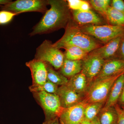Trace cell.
Returning a JSON list of instances; mask_svg holds the SVG:
<instances>
[{
	"label": "cell",
	"instance_id": "cell-1",
	"mask_svg": "<svg viewBox=\"0 0 124 124\" xmlns=\"http://www.w3.org/2000/svg\"><path fill=\"white\" fill-rule=\"evenodd\" d=\"M50 8L48 9L39 22L33 27L31 36L42 35L66 28L71 21L70 9L67 1L48 0Z\"/></svg>",
	"mask_w": 124,
	"mask_h": 124
},
{
	"label": "cell",
	"instance_id": "cell-2",
	"mask_svg": "<svg viewBox=\"0 0 124 124\" xmlns=\"http://www.w3.org/2000/svg\"><path fill=\"white\" fill-rule=\"evenodd\" d=\"M53 45L58 49L76 46L89 53L100 46L95 38L84 33L79 27L70 21L65 28L64 35Z\"/></svg>",
	"mask_w": 124,
	"mask_h": 124
},
{
	"label": "cell",
	"instance_id": "cell-3",
	"mask_svg": "<svg viewBox=\"0 0 124 124\" xmlns=\"http://www.w3.org/2000/svg\"><path fill=\"white\" fill-rule=\"evenodd\" d=\"M122 73L110 77L94 80L89 85L85 94L84 100L87 103H105L114 82Z\"/></svg>",
	"mask_w": 124,
	"mask_h": 124
},
{
	"label": "cell",
	"instance_id": "cell-4",
	"mask_svg": "<svg viewBox=\"0 0 124 124\" xmlns=\"http://www.w3.org/2000/svg\"><path fill=\"white\" fill-rule=\"evenodd\" d=\"M84 33L106 44L115 38L124 35V27L110 25L88 24L80 26Z\"/></svg>",
	"mask_w": 124,
	"mask_h": 124
},
{
	"label": "cell",
	"instance_id": "cell-5",
	"mask_svg": "<svg viewBox=\"0 0 124 124\" xmlns=\"http://www.w3.org/2000/svg\"><path fill=\"white\" fill-rule=\"evenodd\" d=\"M32 93L33 97L44 111L45 121L59 117L64 108L61 106L57 94L43 91Z\"/></svg>",
	"mask_w": 124,
	"mask_h": 124
},
{
	"label": "cell",
	"instance_id": "cell-6",
	"mask_svg": "<svg viewBox=\"0 0 124 124\" xmlns=\"http://www.w3.org/2000/svg\"><path fill=\"white\" fill-rule=\"evenodd\" d=\"M35 58L48 63L55 70H58L62 66L65 56L50 41L45 40L37 48Z\"/></svg>",
	"mask_w": 124,
	"mask_h": 124
},
{
	"label": "cell",
	"instance_id": "cell-7",
	"mask_svg": "<svg viewBox=\"0 0 124 124\" xmlns=\"http://www.w3.org/2000/svg\"><path fill=\"white\" fill-rule=\"evenodd\" d=\"M48 1L46 0H17L1 7L5 10L19 14L27 12H38L45 13L47 10Z\"/></svg>",
	"mask_w": 124,
	"mask_h": 124
},
{
	"label": "cell",
	"instance_id": "cell-8",
	"mask_svg": "<svg viewBox=\"0 0 124 124\" xmlns=\"http://www.w3.org/2000/svg\"><path fill=\"white\" fill-rule=\"evenodd\" d=\"M105 61L91 53L82 60L81 72L85 75L89 85L100 73Z\"/></svg>",
	"mask_w": 124,
	"mask_h": 124
},
{
	"label": "cell",
	"instance_id": "cell-9",
	"mask_svg": "<svg viewBox=\"0 0 124 124\" xmlns=\"http://www.w3.org/2000/svg\"><path fill=\"white\" fill-rule=\"evenodd\" d=\"M88 103L84 100L75 106L63 108L59 118L61 124H82L85 120L84 110Z\"/></svg>",
	"mask_w": 124,
	"mask_h": 124
},
{
	"label": "cell",
	"instance_id": "cell-10",
	"mask_svg": "<svg viewBox=\"0 0 124 124\" xmlns=\"http://www.w3.org/2000/svg\"><path fill=\"white\" fill-rule=\"evenodd\" d=\"M26 65L31 70L32 85H41L47 81L46 63L34 58L26 62Z\"/></svg>",
	"mask_w": 124,
	"mask_h": 124
},
{
	"label": "cell",
	"instance_id": "cell-11",
	"mask_svg": "<svg viewBox=\"0 0 124 124\" xmlns=\"http://www.w3.org/2000/svg\"><path fill=\"white\" fill-rule=\"evenodd\" d=\"M63 108L73 106L84 100V95L78 93L66 85L59 86L57 93Z\"/></svg>",
	"mask_w": 124,
	"mask_h": 124
},
{
	"label": "cell",
	"instance_id": "cell-12",
	"mask_svg": "<svg viewBox=\"0 0 124 124\" xmlns=\"http://www.w3.org/2000/svg\"><path fill=\"white\" fill-rule=\"evenodd\" d=\"M73 20L80 26L88 25H101V18L91 9L87 10H72Z\"/></svg>",
	"mask_w": 124,
	"mask_h": 124
},
{
	"label": "cell",
	"instance_id": "cell-13",
	"mask_svg": "<svg viewBox=\"0 0 124 124\" xmlns=\"http://www.w3.org/2000/svg\"><path fill=\"white\" fill-rule=\"evenodd\" d=\"M124 72V60L115 59L106 60L100 73L94 80L110 77Z\"/></svg>",
	"mask_w": 124,
	"mask_h": 124
},
{
	"label": "cell",
	"instance_id": "cell-14",
	"mask_svg": "<svg viewBox=\"0 0 124 124\" xmlns=\"http://www.w3.org/2000/svg\"><path fill=\"white\" fill-rule=\"evenodd\" d=\"M123 36L113 39L103 46H100L93 50L91 53L99 55L105 60H108L115 55L119 50Z\"/></svg>",
	"mask_w": 124,
	"mask_h": 124
},
{
	"label": "cell",
	"instance_id": "cell-15",
	"mask_svg": "<svg viewBox=\"0 0 124 124\" xmlns=\"http://www.w3.org/2000/svg\"><path fill=\"white\" fill-rule=\"evenodd\" d=\"M124 85V72L116 80L112 86L103 108L114 107L119 100Z\"/></svg>",
	"mask_w": 124,
	"mask_h": 124
},
{
	"label": "cell",
	"instance_id": "cell-16",
	"mask_svg": "<svg viewBox=\"0 0 124 124\" xmlns=\"http://www.w3.org/2000/svg\"><path fill=\"white\" fill-rule=\"evenodd\" d=\"M66 85L76 93L84 95L89 85L85 75L81 72L68 79Z\"/></svg>",
	"mask_w": 124,
	"mask_h": 124
},
{
	"label": "cell",
	"instance_id": "cell-17",
	"mask_svg": "<svg viewBox=\"0 0 124 124\" xmlns=\"http://www.w3.org/2000/svg\"><path fill=\"white\" fill-rule=\"evenodd\" d=\"M82 70V60H71L64 59L60 72L67 78H71L80 73Z\"/></svg>",
	"mask_w": 124,
	"mask_h": 124
},
{
	"label": "cell",
	"instance_id": "cell-18",
	"mask_svg": "<svg viewBox=\"0 0 124 124\" xmlns=\"http://www.w3.org/2000/svg\"><path fill=\"white\" fill-rule=\"evenodd\" d=\"M46 63L47 69V80L58 86L66 85L68 79L60 73L56 71L51 65Z\"/></svg>",
	"mask_w": 124,
	"mask_h": 124
},
{
	"label": "cell",
	"instance_id": "cell-19",
	"mask_svg": "<svg viewBox=\"0 0 124 124\" xmlns=\"http://www.w3.org/2000/svg\"><path fill=\"white\" fill-rule=\"evenodd\" d=\"M110 25L124 27V14L110 6L104 14Z\"/></svg>",
	"mask_w": 124,
	"mask_h": 124
},
{
	"label": "cell",
	"instance_id": "cell-20",
	"mask_svg": "<svg viewBox=\"0 0 124 124\" xmlns=\"http://www.w3.org/2000/svg\"><path fill=\"white\" fill-rule=\"evenodd\" d=\"M114 107L102 108L98 116L101 124H117V113Z\"/></svg>",
	"mask_w": 124,
	"mask_h": 124
},
{
	"label": "cell",
	"instance_id": "cell-21",
	"mask_svg": "<svg viewBox=\"0 0 124 124\" xmlns=\"http://www.w3.org/2000/svg\"><path fill=\"white\" fill-rule=\"evenodd\" d=\"M104 103L94 102L86 104L84 110L85 120L90 122L98 116L104 107Z\"/></svg>",
	"mask_w": 124,
	"mask_h": 124
},
{
	"label": "cell",
	"instance_id": "cell-22",
	"mask_svg": "<svg viewBox=\"0 0 124 124\" xmlns=\"http://www.w3.org/2000/svg\"><path fill=\"white\" fill-rule=\"evenodd\" d=\"M64 54L65 58L71 60H82L88 55L89 53L76 46L66 47Z\"/></svg>",
	"mask_w": 124,
	"mask_h": 124
},
{
	"label": "cell",
	"instance_id": "cell-23",
	"mask_svg": "<svg viewBox=\"0 0 124 124\" xmlns=\"http://www.w3.org/2000/svg\"><path fill=\"white\" fill-rule=\"evenodd\" d=\"M59 86L47 80L44 84L41 85H33L29 87L30 91L32 93L45 92L57 94Z\"/></svg>",
	"mask_w": 124,
	"mask_h": 124
},
{
	"label": "cell",
	"instance_id": "cell-24",
	"mask_svg": "<svg viewBox=\"0 0 124 124\" xmlns=\"http://www.w3.org/2000/svg\"><path fill=\"white\" fill-rule=\"evenodd\" d=\"M109 0H90L89 2L95 10L104 15L107 9L110 6Z\"/></svg>",
	"mask_w": 124,
	"mask_h": 124
},
{
	"label": "cell",
	"instance_id": "cell-25",
	"mask_svg": "<svg viewBox=\"0 0 124 124\" xmlns=\"http://www.w3.org/2000/svg\"><path fill=\"white\" fill-rule=\"evenodd\" d=\"M68 5L70 9L72 10H87L90 9L89 4L83 0H68L67 1Z\"/></svg>",
	"mask_w": 124,
	"mask_h": 124
},
{
	"label": "cell",
	"instance_id": "cell-26",
	"mask_svg": "<svg viewBox=\"0 0 124 124\" xmlns=\"http://www.w3.org/2000/svg\"><path fill=\"white\" fill-rule=\"evenodd\" d=\"M18 15L9 11L1 10L0 11V25L7 24L10 22L14 17Z\"/></svg>",
	"mask_w": 124,
	"mask_h": 124
},
{
	"label": "cell",
	"instance_id": "cell-27",
	"mask_svg": "<svg viewBox=\"0 0 124 124\" xmlns=\"http://www.w3.org/2000/svg\"><path fill=\"white\" fill-rule=\"evenodd\" d=\"M110 6L124 14V1L122 0H113L111 1Z\"/></svg>",
	"mask_w": 124,
	"mask_h": 124
},
{
	"label": "cell",
	"instance_id": "cell-28",
	"mask_svg": "<svg viewBox=\"0 0 124 124\" xmlns=\"http://www.w3.org/2000/svg\"><path fill=\"white\" fill-rule=\"evenodd\" d=\"M114 107L117 113V124H124V109H122L116 104Z\"/></svg>",
	"mask_w": 124,
	"mask_h": 124
},
{
	"label": "cell",
	"instance_id": "cell-29",
	"mask_svg": "<svg viewBox=\"0 0 124 124\" xmlns=\"http://www.w3.org/2000/svg\"><path fill=\"white\" fill-rule=\"evenodd\" d=\"M59 117H56L51 120L47 121H45L42 124H59Z\"/></svg>",
	"mask_w": 124,
	"mask_h": 124
},
{
	"label": "cell",
	"instance_id": "cell-30",
	"mask_svg": "<svg viewBox=\"0 0 124 124\" xmlns=\"http://www.w3.org/2000/svg\"><path fill=\"white\" fill-rule=\"evenodd\" d=\"M119 51L120 55L121 56V59L124 60V35L121 41Z\"/></svg>",
	"mask_w": 124,
	"mask_h": 124
},
{
	"label": "cell",
	"instance_id": "cell-31",
	"mask_svg": "<svg viewBox=\"0 0 124 124\" xmlns=\"http://www.w3.org/2000/svg\"><path fill=\"white\" fill-rule=\"evenodd\" d=\"M119 101L120 103L122 105H124V85L122 90V93L121 95Z\"/></svg>",
	"mask_w": 124,
	"mask_h": 124
},
{
	"label": "cell",
	"instance_id": "cell-32",
	"mask_svg": "<svg viewBox=\"0 0 124 124\" xmlns=\"http://www.w3.org/2000/svg\"><path fill=\"white\" fill-rule=\"evenodd\" d=\"M90 124H101L98 116L93 120L91 121L90 122Z\"/></svg>",
	"mask_w": 124,
	"mask_h": 124
},
{
	"label": "cell",
	"instance_id": "cell-33",
	"mask_svg": "<svg viewBox=\"0 0 124 124\" xmlns=\"http://www.w3.org/2000/svg\"><path fill=\"white\" fill-rule=\"evenodd\" d=\"M11 1H12L9 0H0V6L1 7L7 4Z\"/></svg>",
	"mask_w": 124,
	"mask_h": 124
},
{
	"label": "cell",
	"instance_id": "cell-34",
	"mask_svg": "<svg viewBox=\"0 0 124 124\" xmlns=\"http://www.w3.org/2000/svg\"><path fill=\"white\" fill-rule=\"evenodd\" d=\"M82 124H90V122L85 120L84 122L82 123Z\"/></svg>",
	"mask_w": 124,
	"mask_h": 124
},
{
	"label": "cell",
	"instance_id": "cell-35",
	"mask_svg": "<svg viewBox=\"0 0 124 124\" xmlns=\"http://www.w3.org/2000/svg\"></svg>",
	"mask_w": 124,
	"mask_h": 124
},
{
	"label": "cell",
	"instance_id": "cell-36",
	"mask_svg": "<svg viewBox=\"0 0 124 124\" xmlns=\"http://www.w3.org/2000/svg\"></svg>",
	"mask_w": 124,
	"mask_h": 124
}]
</instances>
